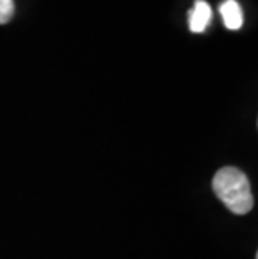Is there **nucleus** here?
Here are the masks:
<instances>
[{
    "mask_svg": "<svg viewBox=\"0 0 258 259\" xmlns=\"http://www.w3.org/2000/svg\"><path fill=\"white\" fill-rule=\"evenodd\" d=\"M14 17V0H0V25L7 24Z\"/></svg>",
    "mask_w": 258,
    "mask_h": 259,
    "instance_id": "obj_4",
    "label": "nucleus"
},
{
    "mask_svg": "<svg viewBox=\"0 0 258 259\" xmlns=\"http://www.w3.org/2000/svg\"><path fill=\"white\" fill-rule=\"evenodd\" d=\"M219 14L223 17V24L230 30H238L243 25V12L237 0H225L219 7Z\"/></svg>",
    "mask_w": 258,
    "mask_h": 259,
    "instance_id": "obj_3",
    "label": "nucleus"
},
{
    "mask_svg": "<svg viewBox=\"0 0 258 259\" xmlns=\"http://www.w3.org/2000/svg\"><path fill=\"white\" fill-rule=\"evenodd\" d=\"M213 191L218 199L235 214H246L253 207L248 178L237 167H222L213 178Z\"/></svg>",
    "mask_w": 258,
    "mask_h": 259,
    "instance_id": "obj_1",
    "label": "nucleus"
},
{
    "mask_svg": "<svg viewBox=\"0 0 258 259\" xmlns=\"http://www.w3.org/2000/svg\"><path fill=\"white\" fill-rule=\"evenodd\" d=\"M190 30L193 34H201L205 32L211 20V7L205 0H196L193 10H190Z\"/></svg>",
    "mask_w": 258,
    "mask_h": 259,
    "instance_id": "obj_2",
    "label": "nucleus"
}]
</instances>
